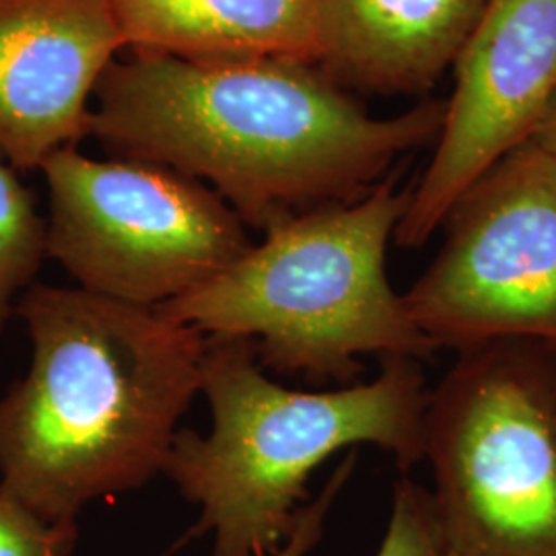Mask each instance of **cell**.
I'll list each match as a JSON object with an SVG mask.
<instances>
[{
  "label": "cell",
  "instance_id": "11",
  "mask_svg": "<svg viewBox=\"0 0 556 556\" xmlns=\"http://www.w3.org/2000/svg\"><path fill=\"white\" fill-rule=\"evenodd\" d=\"M116 13L130 52L318 64L321 0H116Z\"/></svg>",
  "mask_w": 556,
  "mask_h": 556
},
{
  "label": "cell",
  "instance_id": "10",
  "mask_svg": "<svg viewBox=\"0 0 556 556\" xmlns=\"http://www.w3.org/2000/svg\"><path fill=\"white\" fill-rule=\"evenodd\" d=\"M489 0H321L318 66L346 91L425 93Z\"/></svg>",
  "mask_w": 556,
  "mask_h": 556
},
{
  "label": "cell",
  "instance_id": "2",
  "mask_svg": "<svg viewBox=\"0 0 556 556\" xmlns=\"http://www.w3.org/2000/svg\"><path fill=\"white\" fill-rule=\"evenodd\" d=\"M17 316L34 353L0 396V489L50 523L77 521L165 470L206 337L157 307L41 282Z\"/></svg>",
  "mask_w": 556,
  "mask_h": 556
},
{
  "label": "cell",
  "instance_id": "1",
  "mask_svg": "<svg viewBox=\"0 0 556 556\" xmlns=\"http://www.w3.org/2000/svg\"><path fill=\"white\" fill-rule=\"evenodd\" d=\"M93 96L89 135L105 149L199 179L262 233L369 194L400 155L439 139L447 105L374 118L314 62L151 52L114 60Z\"/></svg>",
  "mask_w": 556,
  "mask_h": 556
},
{
  "label": "cell",
  "instance_id": "3",
  "mask_svg": "<svg viewBox=\"0 0 556 556\" xmlns=\"http://www.w3.org/2000/svg\"><path fill=\"white\" fill-rule=\"evenodd\" d=\"M378 378L303 392L266 376L254 342L206 337L200 367L213 429L176 433L163 475L199 505L188 538L211 556H273L307 503V482L337 452L376 445L406 475L422 459L429 388L415 357L379 358Z\"/></svg>",
  "mask_w": 556,
  "mask_h": 556
},
{
  "label": "cell",
  "instance_id": "12",
  "mask_svg": "<svg viewBox=\"0 0 556 556\" xmlns=\"http://www.w3.org/2000/svg\"><path fill=\"white\" fill-rule=\"evenodd\" d=\"M46 233L34 192L0 151V334L48 260Z\"/></svg>",
  "mask_w": 556,
  "mask_h": 556
},
{
  "label": "cell",
  "instance_id": "6",
  "mask_svg": "<svg viewBox=\"0 0 556 556\" xmlns=\"http://www.w3.org/2000/svg\"><path fill=\"white\" fill-rule=\"evenodd\" d=\"M48 258L77 287L140 307L197 291L254 243L245 223L199 179L149 161L46 157Z\"/></svg>",
  "mask_w": 556,
  "mask_h": 556
},
{
  "label": "cell",
  "instance_id": "7",
  "mask_svg": "<svg viewBox=\"0 0 556 556\" xmlns=\"http://www.w3.org/2000/svg\"><path fill=\"white\" fill-rule=\"evenodd\" d=\"M445 241L402 295L435 349L556 344V155L528 140L459 197Z\"/></svg>",
  "mask_w": 556,
  "mask_h": 556
},
{
  "label": "cell",
  "instance_id": "4",
  "mask_svg": "<svg viewBox=\"0 0 556 556\" xmlns=\"http://www.w3.org/2000/svg\"><path fill=\"white\" fill-rule=\"evenodd\" d=\"M410 194L388 174L363 199L280 220L219 277L157 309L204 337L250 338L266 371L314 383H357L365 355L431 357L435 344L386 273Z\"/></svg>",
  "mask_w": 556,
  "mask_h": 556
},
{
  "label": "cell",
  "instance_id": "13",
  "mask_svg": "<svg viewBox=\"0 0 556 556\" xmlns=\"http://www.w3.org/2000/svg\"><path fill=\"white\" fill-rule=\"evenodd\" d=\"M376 556H443L431 493L413 478L394 484L392 514Z\"/></svg>",
  "mask_w": 556,
  "mask_h": 556
},
{
  "label": "cell",
  "instance_id": "8",
  "mask_svg": "<svg viewBox=\"0 0 556 556\" xmlns=\"http://www.w3.org/2000/svg\"><path fill=\"white\" fill-rule=\"evenodd\" d=\"M454 73L438 149L394 231L408 250L438 231L480 176L532 139L556 93V0H489Z\"/></svg>",
  "mask_w": 556,
  "mask_h": 556
},
{
  "label": "cell",
  "instance_id": "5",
  "mask_svg": "<svg viewBox=\"0 0 556 556\" xmlns=\"http://www.w3.org/2000/svg\"><path fill=\"white\" fill-rule=\"evenodd\" d=\"M422 459L443 556H556V344L457 351L429 390Z\"/></svg>",
  "mask_w": 556,
  "mask_h": 556
},
{
  "label": "cell",
  "instance_id": "16",
  "mask_svg": "<svg viewBox=\"0 0 556 556\" xmlns=\"http://www.w3.org/2000/svg\"><path fill=\"white\" fill-rule=\"evenodd\" d=\"M530 140L536 142L538 147L546 149L548 153L556 155V93L553 101L548 103L546 112L542 114V118L538 122L536 130H534Z\"/></svg>",
  "mask_w": 556,
  "mask_h": 556
},
{
  "label": "cell",
  "instance_id": "9",
  "mask_svg": "<svg viewBox=\"0 0 556 556\" xmlns=\"http://www.w3.org/2000/svg\"><path fill=\"white\" fill-rule=\"evenodd\" d=\"M124 48L116 0H0V151L17 172L89 137V100Z\"/></svg>",
  "mask_w": 556,
  "mask_h": 556
},
{
  "label": "cell",
  "instance_id": "15",
  "mask_svg": "<svg viewBox=\"0 0 556 556\" xmlns=\"http://www.w3.org/2000/svg\"><path fill=\"white\" fill-rule=\"evenodd\" d=\"M357 452H349L346 457L338 464L332 477L328 478L318 497L307 501L301 507L293 532L273 556H307L314 551V546L324 536V526L334 501L357 466Z\"/></svg>",
  "mask_w": 556,
  "mask_h": 556
},
{
  "label": "cell",
  "instance_id": "14",
  "mask_svg": "<svg viewBox=\"0 0 556 556\" xmlns=\"http://www.w3.org/2000/svg\"><path fill=\"white\" fill-rule=\"evenodd\" d=\"M77 521L50 523L0 489V556H73Z\"/></svg>",
  "mask_w": 556,
  "mask_h": 556
}]
</instances>
